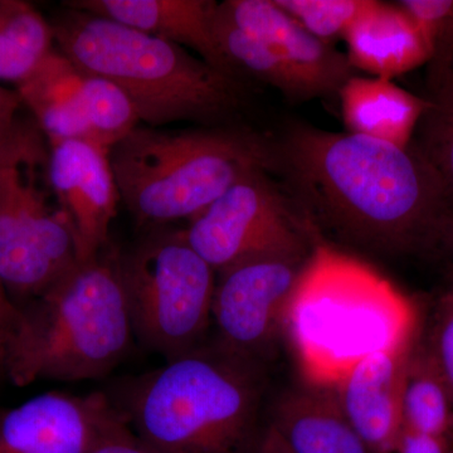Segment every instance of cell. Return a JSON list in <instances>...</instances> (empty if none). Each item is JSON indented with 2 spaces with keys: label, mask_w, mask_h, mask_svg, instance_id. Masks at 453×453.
<instances>
[{
  "label": "cell",
  "mask_w": 453,
  "mask_h": 453,
  "mask_svg": "<svg viewBox=\"0 0 453 453\" xmlns=\"http://www.w3.org/2000/svg\"><path fill=\"white\" fill-rule=\"evenodd\" d=\"M275 142V174L319 234L380 255L440 249L453 211L437 173L412 144L303 124Z\"/></svg>",
  "instance_id": "1"
},
{
  "label": "cell",
  "mask_w": 453,
  "mask_h": 453,
  "mask_svg": "<svg viewBox=\"0 0 453 453\" xmlns=\"http://www.w3.org/2000/svg\"><path fill=\"white\" fill-rule=\"evenodd\" d=\"M312 231L282 333L303 383L334 389L365 357L412 344L417 316L380 271Z\"/></svg>",
  "instance_id": "2"
},
{
  "label": "cell",
  "mask_w": 453,
  "mask_h": 453,
  "mask_svg": "<svg viewBox=\"0 0 453 453\" xmlns=\"http://www.w3.org/2000/svg\"><path fill=\"white\" fill-rule=\"evenodd\" d=\"M49 20L56 49L81 70L115 83L133 103L140 124H237L246 100L243 80L184 47L65 5Z\"/></svg>",
  "instance_id": "3"
},
{
  "label": "cell",
  "mask_w": 453,
  "mask_h": 453,
  "mask_svg": "<svg viewBox=\"0 0 453 453\" xmlns=\"http://www.w3.org/2000/svg\"><path fill=\"white\" fill-rule=\"evenodd\" d=\"M261 365L202 345L110 398L157 453H253L265 431Z\"/></svg>",
  "instance_id": "4"
},
{
  "label": "cell",
  "mask_w": 453,
  "mask_h": 453,
  "mask_svg": "<svg viewBox=\"0 0 453 453\" xmlns=\"http://www.w3.org/2000/svg\"><path fill=\"white\" fill-rule=\"evenodd\" d=\"M120 201L146 229L192 220L256 170L275 174V140L237 124H140L109 150Z\"/></svg>",
  "instance_id": "5"
},
{
  "label": "cell",
  "mask_w": 453,
  "mask_h": 453,
  "mask_svg": "<svg viewBox=\"0 0 453 453\" xmlns=\"http://www.w3.org/2000/svg\"><path fill=\"white\" fill-rule=\"evenodd\" d=\"M20 310L22 326L7 348V378L18 387L105 377L135 336L111 244Z\"/></svg>",
  "instance_id": "6"
},
{
  "label": "cell",
  "mask_w": 453,
  "mask_h": 453,
  "mask_svg": "<svg viewBox=\"0 0 453 453\" xmlns=\"http://www.w3.org/2000/svg\"><path fill=\"white\" fill-rule=\"evenodd\" d=\"M134 334L166 362L201 348L211 324L217 273L183 229H148L119 251Z\"/></svg>",
  "instance_id": "7"
},
{
  "label": "cell",
  "mask_w": 453,
  "mask_h": 453,
  "mask_svg": "<svg viewBox=\"0 0 453 453\" xmlns=\"http://www.w3.org/2000/svg\"><path fill=\"white\" fill-rule=\"evenodd\" d=\"M49 157L0 168V281L19 308L80 261L73 226L50 189Z\"/></svg>",
  "instance_id": "8"
},
{
  "label": "cell",
  "mask_w": 453,
  "mask_h": 453,
  "mask_svg": "<svg viewBox=\"0 0 453 453\" xmlns=\"http://www.w3.org/2000/svg\"><path fill=\"white\" fill-rule=\"evenodd\" d=\"M183 231L217 273L266 256L308 257L314 243L308 220L267 170L241 179Z\"/></svg>",
  "instance_id": "9"
},
{
  "label": "cell",
  "mask_w": 453,
  "mask_h": 453,
  "mask_svg": "<svg viewBox=\"0 0 453 453\" xmlns=\"http://www.w3.org/2000/svg\"><path fill=\"white\" fill-rule=\"evenodd\" d=\"M308 257L266 256L217 273L211 308L216 344L262 365L281 336L288 300Z\"/></svg>",
  "instance_id": "10"
},
{
  "label": "cell",
  "mask_w": 453,
  "mask_h": 453,
  "mask_svg": "<svg viewBox=\"0 0 453 453\" xmlns=\"http://www.w3.org/2000/svg\"><path fill=\"white\" fill-rule=\"evenodd\" d=\"M127 425L106 393H43L0 411V453H91Z\"/></svg>",
  "instance_id": "11"
},
{
  "label": "cell",
  "mask_w": 453,
  "mask_h": 453,
  "mask_svg": "<svg viewBox=\"0 0 453 453\" xmlns=\"http://www.w3.org/2000/svg\"><path fill=\"white\" fill-rule=\"evenodd\" d=\"M49 145L50 189L73 226L80 261L95 257L110 246L121 202L109 150L80 140Z\"/></svg>",
  "instance_id": "12"
},
{
  "label": "cell",
  "mask_w": 453,
  "mask_h": 453,
  "mask_svg": "<svg viewBox=\"0 0 453 453\" xmlns=\"http://www.w3.org/2000/svg\"><path fill=\"white\" fill-rule=\"evenodd\" d=\"M219 14L281 57L314 98L338 96L344 83L357 74L347 55L306 31L275 0H226L219 3Z\"/></svg>",
  "instance_id": "13"
},
{
  "label": "cell",
  "mask_w": 453,
  "mask_h": 453,
  "mask_svg": "<svg viewBox=\"0 0 453 453\" xmlns=\"http://www.w3.org/2000/svg\"><path fill=\"white\" fill-rule=\"evenodd\" d=\"M214 0H67L65 7L109 18L146 35L192 50L220 73L243 80L223 55L214 35Z\"/></svg>",
  "instance_id": "14"
},
{
  "label": "cell",
  "mask_w": 453,
  "mask_h": 453,
  "mask_svg": "<svg viewBox=\"0 0 453 453\" xmlns=\"http://www.w3.org/2000/svg\"><path fill=\"white\" fill-rule=\"evenodd\" d=\"M412 344L365 357L333 389L368 453H395L402 431V384Z\"/></svg>",
  "instance_id": "15"
},
{
  "label": "cell",
  "mask_w": 453,
  "mask_h": 453,
  "mask_svg": "<svg viewBox=\"0 0 453 453\" xmlns=\"http://www.w3.org/2000/svg\"><path fill=\"white\" fill-rule=\"evenodd\" d=\"M348 59L357 71L389 80L429 62L418 26L399 4L381 3L344 35Z\"/></svg>",
  "instance_id": "16"
},
{
  "label": "cell",
  "mask_w": 453,
  "mask_h": 453,
  "mask_svg": "<svg viewBox=\"0 0 453 453\" xmlns=\"http://www.w3.org/2000/svg\"><path fill=\"white\" fill-rule=\"evenodd\" d=\"M270 425L292 453H368L333 389L305 384L285 393Z\"/></svg>",
  "instance_id": "17"
},
{
  "label": "cell",
  "mask_w": 453,
  "mask_h": 453,
  "mask_svg": "<svg viewBox=\"0 0 453 453\" xmlns=\"http://www.w3.org/2000/svg\"><path fill=\"white\" fill-rule=\"evenodd\" d=\"M16 89L49 144L65 140L95 144L86 120L81 70L56 47Z\"/></svg>",
  "instance_id": "18"
},
{
  "label": "cell",
  "mask_w": 453,
  "mask_h": 453,
  "mask_svg": "<svg viewBox=\"0 0 453 453\" xmlns=\"http://www.w3.org/2000/svg\"><path fill=\"white\" fill-rule=\"evenodd\" d=\"M347 133L408 148L426 109V100L389 80L351 77L340 88Z\"/></svg>",
  "instance_id": "19"
},
{
  "label": "cell",
  "mask_w": 453,
  "mask_h": 453,
  "mask_svg": "<svg viewBox=\"0 0 453 453\" xmlns=\"http://www.w3.org/2000/svg\"><path fill=\"white\" fill-rule=\"evenodd\" d=\"M402 426L419 434L453 438V402L427 342L417 334L402 384Z\"/></svg>",
  "instance_id": "20"
},
{
  "label": "cell",
  "mask_w": 453,
  "mask_h": 453,
  "mask_svg": "<svg viewBox=\"0 0 453 453\" xmlns=\"http://www.w3.org/2000/svg\"><path fill=\"white\" fill-rule=\"evenodd\" d=\"M55 50L50 20L29 3L0 0V81L26 80Z\"/></svg>",
  "instance_id": "21"
},
{
  "label": "cell",
  "mask_w": 453,
  "mask_h": 453,
  "mask_svg": "<svg viewBox=\"0 0 453 453\" xmlns=\"http://www.w3.org/2000/svg\"><path fill=\"white\" fill-rule=\"evenodd\" d=\"M423 98L425 112L411 144L437 173L453 211V62L428 70L427 94Z\"/></svg>",
  "instance_id": "22"
},
{
  "label": "cell",
  "mask_w": 453,
  "mask_h": 453,
  "mask_svg": "<svg viewBox=\"0 0 453 453\" xmlns=\"http://www.w3.org/2000/svg\"><path fill=\"white\" fill-rule=\"evenodd\" d=\"M17 89L0 86V168L46 159L50 145Z\"/></svg>",
  "instance_id": "23"
},
{
  "label": "cell",
  "mask_w": 453,
  "mask_h": 453,
  "mask_svg": "<svg viewBox=\"0 0 453 453\" xmlns=\"http://www.w3.org/2000/svg\"><path fill=\"white\" fill-rule=\"evenodd\" d=\"M306 31L325 43L344 40L357 20L374 11L377 0H275Z\"/></svg>",
  "instance_id": "24"
},
{
  "label": "cell",
  "mask_w": 453,
  "mask_h": 453,
  "mask_svg": "<svg viewBox=\"0 0 453 453\" xmlns=\"http://www.w3.org/2000/svg\"><path fill=\"white\" fill-rule=\"evenodd\" d=\"M399 5L418 26L429 50L428 70L453 62V0H403Z\"/></svg>",
  "instance_id": "25"
},
{
  "label": "cell",
  "mask_w": 453,
  "mask_h": 453,
  "mask_svg": "<svg viewBox=\"0 0 453 453\" xmlns=\"http://www.w3.org/2000/svg\"><path fill=\"white\" fill-rule=\"evenodd\" d=\"M426 342L453 402V296L449 292L438 303Z\"/></svg>",
  "instance_id": "26"
},
{
  "label": "cell",
  "mask_w": 453,
  "mask_h": 453,
  "mask_svg": "<svg viewBox=\"0 0 453 453\" xmlns=\"http://www.w3.org/2000/svg\"><path fill=\"white\" fill-rule=\"evenodd\" d=\"M395 453H453V438L419 434L402 426Z\"/></svg>",
  "instance_id": "27"
},
{
  "label": "cell",
  "mask_w": 453,
  "mask_h": 453,
  "mask_svg": "<svg viewBox=\"0 0 453 453\" xmlns=\"http://www.w3.org/2000/svg\"><path fill=\"white\" fill-rule=\"evenodd\" d=\"M91 453H157L134 432L127 425V427L106 438Z\"/></svg>",
  "instance_id": "28"
},
{
  "label": "cell",
  "mask_w": 453,
  "mask_h": 453,
  "mask_svg": "<svg viewBox=\"0 0 453 453\" xmlns=\"http://www.w3.org/2000/svg\"><path fill=\"white\" fill-rule=\"evenodd\" d=\"M22 323V310L11 299L7 291L0 290V342L4 344L5 351L16 339Z\"/></svg>",
  "instance_id": "29"
},
{
  "label": "cell",
  "mask_w": 453,
  "mask_h": 453,
  "mask_svg": "<svg viewBox=\"0 0 453 453\" xmlns=\"http://www.w3.org/2000/svg\"><path fill=\"white\" fill-rule=\"evenodd\" d=\"M253 453H292L291 449L283 442L281 436L275 428L268 423L264 434L259 438L257 446Z\"/></svg>",
  "instance_id": "30"
},
{
  "label": "cell",
  "mask_w": 453,
  "mask_h": 453,
  "mask_svg": "<svg viewBox=\"0 0 453 453\" xmlns=\"http://www.w3.org/2000/svg\"><path fill=\"white\" fill-rule=\"evenodd\" d=\"M438 251L447 253L453 259V213L449 220H447L445 226H443Z\"/></svg>",
  "instance_id": "31"
},
{
  "label": "cell",
  "mask_w": 453,
  "mask_h": 453,
  "mask_svg": "<svg viewBox=\"0 0 453 453\" xmlns=\"http://www.w3.org/2000/svg\"><path fill=\"white\" fill-rule=\"evenodd\" d=\"M0 377H7V351L2 342H0Z\"/></svg>",
  "instance_id": "32"
},
{
  "label": "cell",
  "mask_w": 453,
  "mask_h": 453,
  "mask_svg": "<svg viewBox=\"0 0 453 453\" xmlns=\"http://www.w3.org/2000/svg\"><path fill=\"white\" fill-rule=\"evenodd\" d=\"M0 290H5L4 285H3V282L0 281ZM7 291V290H5Z\"/></svg>",
  "instance_id": "33"
},
{
  "label": "cell",
  "mask_w": 453,
  "mask_h": 453,
  "mask_svg": "<svg viewBox=\"0 0 453 453\" xmlns=\"http://www.w3.org/2000/svg\"><path fill=\"white\" fill-rule=\"evenodd\" d=\"M447 292H449V294H451L453 296V283H452L451 288H449V290Z\"/></svg>",
  "instance_id": "34"
}]
</instances>
